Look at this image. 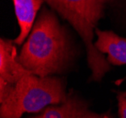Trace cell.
Segmentation results:
<instances>
[{
  "label": "cell",
  "instance_id": "3957f363",
  "mask_svg": "<svg viewBox=\"0 0 126 118\" xmlns=\"http://www.w3.org/2000/svg\"><path fill=\"white\" fill-rule=\"evenodd\" d=\"M57 14L72 26L82 39L87 52V62L91 71L89 82H100L111 70L105 54L94 45L95 30L105 16L107 5L112 0H43Z\"/></svg>",
  "mask_w": 126,
  "mask_h": 118
},
{
  "label": "cell",
  "instance_id": "5b68a950",
  "mask_svg": "<svg viewBox=\"0 0 126 118\" xmlns=\"http://www.w3.org/2000/svg\"><path fill=\"white\" fill-rule=\"evenodd\" d=\"M14 40L1 38L0 39V82L15 85L30 72L19 61V52Z\"/></svg>",
  "mask_w": 126,
  "mask_h": 118
},
{
  "label": "cell",
  "instance_id": "ba28073f",
  "mask_svg": "<svg viewBox=\"0 0 126 118\" xmlns=\"http://www.w3.org/2000/svg\"><path fill=\"white\" fill-rule=\"evenodd\" d=\"M119 118H126V91H117Z\"/></svg>",
  "mask_w": 126,
  "mask_h": 118
},
{
  "label": "cell",
  "instance_id": "7a4b0ae2",
  "mask_svg": "<svg viewBox=\"0 0 126 118\" xmlns=\"http://www.w3.org/2000/svg\"><path fill=\"white\" fill-rule=\"evenodd\" d=\"M68 97L63 77L27 74L15 85L0 82V118H21L25 113H40L61 104Z\"/></svg>",
  "mask_w": 126,
  "mask_h": 118
},
{
  "label": "cell",
  "instance_id": "52a82bcc",
  "mask_svg": "<svg viewBox=\"0 0 126 118\" xmlns=\"http://www.w3.org/2000/svg\"><path fill=\"white\" fill-rule=\"evenodd\" d=\"M14 7L19 35L13 40L18 46L23 45L29 35L40 10L44 4L43 0H11Z\"/></svg>",
  "mask_w": 126,
  "mask_h": 118
},
{
  "label": "cell",
  "instance_id": "8992f818",
  "mask_svg": "<svg viewBox=\"0 0 126 118\" xmlns=\"http://www.w3.org/2000/svg\"><path fill=\"white\" fill-rule=\"evenodd\" d=\"M94 45L103 54H107V61L112 66L126 65V38L111 30H95Z\"/></svg>",
  "mask_w": 126,
  "mask_h": 118
},
{
  "label": "cell",
  "instance_id": "277c9868",
  "mask_svg": "<svg viewBox=\"0 0 126 118\" xmlns=\"http://www.w3.org/2000/svg\"><path fill=\"white\" fill-rule=\"evenodd\" d=\"M29 118H116L110 111L97 113L90 109L89 103L71 90L61 104L49 106L42 113Z\"/></svg>",
  "mask_w": 126,
  "mask_h": 118
},
{
  "label": "cell",
  "instance_id": "6da1fadb",
  "mask_svg": "<svg viewBox=\"0 0 126 118\" xmlns=\"http://www.w3.org/2000/svg\"><path fill=\"white\" fill-rule=\"evenodd\" d=\"M78 48L57 13L43 6L19 52V61L40 77L58 76L74 67Z\"/></svg>",
  "mask_w": 126,
  "mask_h": 118
}]
</instances>
